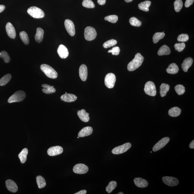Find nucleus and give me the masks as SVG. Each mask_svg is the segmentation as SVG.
Listing matches in <instances>:
<instances>
[{
    "mask_svg": "<svg viewBox=\"0 0 194 194\" xmlns=\"http://www.w3.org/2000/svg\"><path fill=\"white\" fill-rule=\"evenodd\" d=\"M144 57L141 54L138 53L135 55L134 59L129 63L127 69L129 71H133L140 67L144 61Z\"/></svg>",
    "mask_w": 194,
    "mask_h": 194,
    "instance_id": "nucleus-1",
    "label": "nucleus"
},
{
    "mask_svg": "<svg viewBox=\"0 0 194 194\" xmlns=\"http://www.w3.org/2000/svg\"><path fill=\"white\" fill-rule=\"evenodd\" d=\"M41 70L48 77L55 79L58 77V73L54 69L48 65L42 64L40 66Z\"/></svg>",
    "mask_w": 194,
    "mask_h": 194,
    "instance_id": "nucleus-2",
    "label": "nucleus"
},
{
    "mask_svg": "<svg viewBox=\"0 0 194 194\" xmlns=\"http://www.w3.org/2000/svg\"><path fill=\"white\" fill-rule=\"evenodd\" d=\"M28 14L35 19H41L44 17L45 13L41 9L37 7H31L27 10Z\"/></svg>",
    "mask_w": 194,
    "mask_h": 194,
    "instance_id": "nucleus-3",
    "label": "nucleus"
},
{
    "mask_svg": "<svg viewBox=\"0 0 194 194\" xmlns=\"http://www.w3.org/2000/svg\"><path fill=\"white\" fill-rule=\"evenodd\" d=\"M26 97V94L24 91L21 90L17 91L9 98L8 103H12L22 101L24 100Z\"/></svg>",
    "mask_w": 194,
    "mask_h": 194,
    "instance_id": "nucleus-4",
    "label": "nucleus"
},
{
    "mask_svg": "<svg viewBox=\"0 0 194 194\" xmlns=\"http://www.w3.org/2000/svg\"><path fill=\"white\" fill-rule=\"evenodd\" d=\"M144 91L146 94L152 97L155 96L157 92L154 83L151 81H149L146 83L144 88Z\"/></svg>",
    "mask_w": 194,
    "mask_h": 194,
    "instance_id": "nucleus-5",
    "label": "nucleus"
},
{
    "mask_svg": "<svg viewBox=\"0 0 194 194\" xmlns=\"http://www.w3.org/2000/svg\"><path fill=\"white\" fill-rule=\"evenodd\" d=\"M84 36L86 40L90 41L96 38L97 36V32L96 30L93 27H86L84 31Z\"/></svg>",
    "mask_w": 194,
    "mask_h": 194,
    "instance_id": "nucleus-6",
    "label": "nucleus"
},
{
    "mask_svg": "<svg viewBox=\"0 0 194 194\" xmlns=\"http://www.w3.org/2000/svg\"><path fill=\"white\" fill-rule=\"evenodd\" d=\"M131 144L130 143H126L123 145L118 146L113 148L112 150V153L115 155L123 154L127 151L131 147Z\"/></svg>",
    "mask_w": 194,
    "mask_h": 194,
    "instance_id": "nucleus-7",
    "label": "nucleus"
},
{
    "mask_svg": "<svg viewBox=\"0 0 194 194\" xmlns=\"http://www.w3.org/2000/svg\"><path fill=\"white\" fill-rule=\"evenodd\" d=\"M116 80L115 75L113 73H108L105 78V84L109 88H114Z\"/></svg>",
    "mask_w": 194,
    "mask_h": 194,
    "instance_id": "nucleus-8",
    "label": "nucleus"
},
{
    "mask_svg": "<svg viewBox=\"0 0 194 194\" xmlns=\"http://www.w3.org/2000/svg\"><path fill=\"white\" fill-rule=\"evenodd\" d=\"M88 168L83 164H77L73 168V172L77 174H84L88 172Z\"/></svg>",
    "mask_w": 194,
    "mask_h": 194,
    "instance_id": "nucleus-9",
    "label": "nucleus"
},
{
    "mask_svg": "<svg viewBox=\"0 0 194 194\" xmlns=\"http://www.w3.org/2000/svg\"><path fill=\"white\" fill-rule=\"evenodd\" d=\"M64 26L66 30L70 36L73 37L75 35V25L72 21L69 19H66L64 22Z\"/></svg>",
    "mask_w": 194,
    "mask_h": 194,
    "instance_id": "nucleus-10",
    "label": "nucleus"
},
{
    "mask_svg": "<svg viewBox=\"0 0 194 194\" xmlns=\"http://www.w3.org/2000/svg\"><path fill=\"white\" fill-rule=\"evenodd\" d=\"M169 141L170 138L169 137L162 138L154 146L153 149V151L156 152L161 149L167 145Z\"/></svg>",
    "mask_w": 194,
    "mask_h": 194,
    "instance_id": "nucleus-11",
    "label": "nucleus"
},
{
    "mask_svg": "<svg viewBox=\"0 0 194 194\" xmlns=\"http://www.w3.org/2000/svg\"><path fill=\"white\" fill-rule=\"evenodd\" d=\"M162 181L165 184L170 186H174L178 185L179 180L175 177L166 176L162 178Z\"/></svg>",
    "mask_w": 194,
    "mask_h": 194,
    "instance_id": "nucleus-12",
    "label": "nucleus"
},
{
    "mask_svg": "<svg viewBox=\"0 0 194 194\" xmlns=\"http://www.w3.org/2000/svg\"><path fill=\"white\" fill-rule=\"evenodd\" d=\"M64 150L60 146H55L50 147L48 150L47 153L49 155L52 156L58 155L62 153Z\"/></svg>",
    "mask_w": 194,
    "mask_h": 194,
    "instance_id": "nucleus-13",
    "label": "nucleus"
},
{
    "mask_svg": "<svg viewBox=\"0 0 194 194\" xmlns=\"http://www.w3.org/2000/svg\"><path fill=\"white\" fill-rule=\"evenodd\" d=\"M6 31L10 38L14 39L16 37V32L14 26L10 22L7 23L6 26Z\"/></svg>",
    "mask_w": 194,
    "mask_h": 194,
    "instance_id": "nucleus-14",
    "label": "nucleus"
},
{
    "mask_svg": "<svg viewBox=\"0 0 194 194\" xmlns=\"http://www.w3.org/2000/svg\"><path fill=\"white\" fill-rule=\"evenodd\" d=\"M57 52L60 58L62 59H66L68 57L69 52L67 48L64 45H60L57 50Z\"/></svg>",
    "mask_w": 194,
    "mask_h": 194,
    "instance_id": "nucleus-15",
    "label": "nucleus"
},
{
    "mask_svg": "<svg viewBox=\"0 0 194 194\" xmlns=\"http://www.w3.org/2000/svg\"><path fill=\"white\" fill-rule=\"evenodd\" d=\"M79 75L80 79L83 81L87 80L88 78V68L85 65H81L79 68Z\"/></svg>",
    "mask_w": 194,
    "mask_h": 194,
    "instance_id": "nucleus-16",
    "label": "nucleus"
},
{
    "mask_svg": "<svg viewBox=\"0 0 194 194\" xmlns=\"http://www.w3.org/2000/svg\"><path fill=\"white\" fill-rule=\"evenodd\" d=\"M6 186L10 191L15 193L17 191L18 186L15 182L12 180H8L6 182Z\"/></svg>",
    "mask_w": 194,
    "mask_h": 194,
    "instance_id": "nucleus-17",
    "label": "nucleus"
},
{
    "mask_svg": "<svg viewBox=\"0 0 194 194\" xmlns=\"http://www.w3.org/2000/svg\"><path fill=\"white\" fill-rule=\"evenodd\" d=\"M93 128L91 127H86L83 128L79 132L78 134V136L79 137H84L86 136H90L93 133Z\"/></svg>",
    "mask_w": 194,
    "mask_h": 194,
    "instance_id": "nucleus-18",
    "label": "nucleus"
},
{
    "mask_svg": "<svg viewBox=\"0 0 194 194\" xmlns=\"http://www.w3.org/2000/svg\"><path fill=\"white\" fill-rule=\"evenodd\" d=\"M77 98V97L74 94H67V93L63 95L61 97V100L68 103H71L75 101Z\"/></svg>",
    "mask_w": 194,
    "mask_h": 194,
    "instance_id": "nucleus-19",
    "label": "nucleus"
},
{
    "mask_svg": "<svg viewBox=\"0 0 194 194\" xmlns=\"http://www.w3.org/2000/svg\"><path fill=\"white\" fill-rule=\"evenodd\" d=\"M77 115L81 121L84 122H88L90 120L89 113H87L85 110L82 109L77 112Z\"/></svg>",
    "mask_w": 194,
    "mask_h": 194,
    "instance_id": "nucleus-20",
    "label": "nucleus"
},
{
    "mask_svg": "<svg viewBox=\"0 0 194 194\" xmlns=\"http://www.w3.org/2000/svg\"><path fill=\"white\" fill-rule=\"evenodd\" d=\"M193 63V59L191 57H188L185 59L182 64V68L183 71L187 72L188 69L192 66Z\"/></svg>",
    "mask_w": 194,
    "mask_h": 194,
    "instance_id": "nucleus-21",
    "label": "nucleus"
},
{
    "mask_svg": "<svg viewBox=\"0 0 194 194\" xmlns=\"http://www.w3.org/2000/svg\"><path fill=\"white\" fill-rule=\"evenodd\" d=\"M134 182L135 185L139 188H145L148 185V182L147 180L141 178H135Z\"/></svg>",
    "mask_w": 194,
    "mask_h": 194,
    "instance_id": "nucleus-22",
    "label": "nucleus"
},
{
    "mask_svg": "<svg viewBox=\"0 0 194 194\" xmlns=\"http://www.w3.org/2000/svg\"><path fill=\"white\" fill-rule=\"evenodd\" d=\"M42 87L43 88L42 90V91L45 94H51L55 93L56 92V90L54 88V86L48 85V84H43L42 85Z\"/></svg>",
    "mask_w": 194,
    "mask_h": 194,
    "instance_id": "nucleus-23",
    "label": "nucleus"
},
{
    "mask_svg": "<svg viewBox=\"0 0 194 194\" xmlns=\"http://www.w3.org/2000/svg\"><path fill=\"white\" fill-rule=\"evenodd\" d=\"M44 31L41 28H37V32L35 35V40L38 43H40L43 41Z\"/></svg>",
    "mask_w": 194,
    "mask_h": 194,
    "instance_id": "nucleus-24",
    "label": "nucleus"
},
{
    "mask_svg": "<svg viewBox=\"0 0 194 194\" xmlns=\"http://www.w3.org/2000/svg\"><path fill=\"white\" fill-rule=\"evenodd\" d=\"M179 68L178 66L174 63H172L168 66L166 69V72L171 74H175L178 72Z\"/></svg>",
    "mask_w": 194,
    "mask_h": 194,
    "instance_id": "nucleus-25",
    "label": "nucleus"
},
{
    "mask_svg": "<svg viewBox=\"0 0 194 194\" xmlns=\"http://www.w3.org/2000/svg\"><path fill=\"white\" fill-rule=\"evenodd\" d=\"M171 51L169 48L166 45H164L159 49L157 54L159 56L164 55H169L171 53Z\"/></svg>",
    "mask_w": 194,
    "mask_h": 194,
    "instance_id": "nucleus-26",
    "label": "nucleus"
},
{
    "mask_svg": "<svg viewBox=\"0 0 194 194\" xmlns=\"http://www.w3.org/2000/svg\"><path fill=\"white\" fill-rule=\"evenodd\" d=\"M170 89V86L167 84L163 83L160 86V95L161 97H164L166 95L167 93Z\"/></svg>",
    "mask_w": 194,
    "mask_h": 194,
    "instance_id": "nucleus-27",
    "label": "nucleus"
},
{
    "mask_svg": "<svg viewBox=\"0 0 194 194\" xmlns=\"http://www.w3.org/2000/svg\"><path fill=\"white\" fill-rule=\"evenodd\" d=\"M151 3L150 1H145L138 4V8L140 10L145 12L149 11V7L151 5Z\"/></svg>",
    "mask_w": 194,
    "mask_h": 194,
    "instance_id": "nucleus-28",
    "label": "nucleus"
},
{
    "mask_svg": "<svg viewBox=\"0 0 194 194\" xmlns=\"http://www.w3.org/2000/svg\"><path fill=\"white\" fill-rule=\"evenodd\" d=\"M181 113V109L177 107H174L169 110L168 112V114L170 116L177 117L180 115Z\"/></svg>",
    "mask_w": 194,
    "mask_h": 194,
    "instance_id": "nucleus-29",
    "label": "nucleus"
},
{
    "mask_svg": "<svg viewBox=\"0 0 194 194\" xmlns=\"http://www.w3.org/2000/svg\"><path fill=\"white\" fill-rule=\"evenodd\" d=\"M28 154V150L27 148H24L18 155L21 163H25L27 160V156Z\"/></svg>",
    "mask_w": 194,
    "mask_h": 194,
    "instance_id": "nucleus-30",
    "label": "nucleus"
},
{
    "mask_svg": "<svg viewBox=\"0 0 194 194\" xmlns=\"http://www.w3.org/2000/svg\"><path fill=\"white\" fill-rule=\"evenodd\" d=\"M37 182L38 187L39 189L43 188L46 186V180L41 176L39 175L37 177Z\"/></svg>",
    "mask_w": 194,
    "mask_h": 194,
    "instance_id": "nucleus-31",
    "label": "nucleus"
},
{
    "mask_svg": "<svg viewBox=\"0 0 194 194\" xmlns=\"http://www.w3.org/2000/svg\"><path fill=\"white\" fill-rule=\"evenodd\" d=\"M11 75L10 74L4 75L0 79V86H3L6 85L11 79Z\"/></svg>",
    "mask_w": 194,
    "mask_h": 194,
    "instance_id": "nucleus-32",
    "label": "nucleus"
},
{
    "mask_svg": "<svg viewBox=\"0 0 194 194\" xmlns=\"http://www.w3.org/2000/svg\"><path fill=\"white\" fill-rule=\"evenodd\" d=\"M165 34L164 32H156L155 33L153 37V41L155 43H156L162 39L164 37Z\"/></svg>",
    "mask_w": 194,
    "mask_h": 194,
    "instance_id": "nucleus-33",
    "label": "nucleus"
},
{
    "mask_svg": "<svg viewBox=\"0 0 194 194\" xmlns=\"http://www.w3.org/2000/svg\"><path fill=\"white\" fill-rule=\"evenodd\" d=\"M117 183L115 181L110 182L106 188V191L108 193H110L117 186Z\"/></svg>",
    "mask_w": 194,
    "mask_h": 194,
    "instance_id": "nucleus-34",
    "label": "nucleus"
},
{
    "mask_svg": "<svg viewBox=\"0 0 194 194\" xmlns=\"http://www.w3.org/2000/svg\"><path fill=\"white\" fill-rule=\"evenodd\" d=\"M21 40L22 41L25 45H28L29 43V38L28 34L25 31H22L19 33Z\"/></svg>",
    "mask_w": 194,
    "mask_h": 194,
    "instance_id": "nucleus-35",
    "label": "nucleus"
},
{
    "mask_svg": "<svg viewBox=\"0 0 194 194\" xmlns=\"http://www.w3.org/2000/svg\"><path fill=\"white\" fill-rule=\"evenodd\" d=\"M82 5L83 6L88 8H93L95 7L94 2L91 0H84Z\"/></svg>",
    "mask_w": 194,
    "mask_h": 194,
    "instance_id": "nucleus-36",
    "label": "nucleus"
},
{
    "mask_svg": "<svg viewBox=\"0 0 194 194\" xmlns=\"http://www.w3.org/2000/svg\"><path fill=\"white\" fill-rule=\"evenodd\" d=\"M129 22L130 24L133 26L140 27L142 24V22L141 21L138 20L135 17H132L130 18L129 19Z\"/></svg>",
    "mask_w": 194,
    "mask_h": 194,
    "instance_id": "nucleus-37",
    "label": "nucleus"
},
{
    "mask_svg": "<svg viewBox=\"0 0 194 194\" xmlns=\"http://www.w3.org/2000/svg\"><path fill=\"white\" fill-rule=\"evenodd\" d=\"M117 41L114 39H111L105 42L103 44V47L105 48H108L112 46H115L117 44Z\"/></svg>",
    "mask_w": 194,
    "mask_h": 194,
    "instance_id": "nucleus-38",
    "label": "nucleus"
},
{
    "mask_svg": "<svg viewBox=\"0 0 194 194\" xmlns=\"http://www.w3.org/2000/svg\"><path fill=\"white\" fill-rule=\"evenodd\" d=\"M176 92L179 95H181L184 94L185 92V88L183 85H178L174 88Z\"/></svg>",
    "mask_w": 194,
    "mask_h": 194,
    "instance_id": "nucleus-39",
    "label": "nucleus"
},
{
    "mask_svg": "<svg viewBox=\"0 0 194 194\" xmlns=\"http://www.w3.org/2000/svg\"><path fill=\"white\" fill-rule=\"evenodd\" d=\"M183 6V3L182 0H176L174 3V10L177 12L180 11Z\"/></svg>",
    "mask_w": 194,
    "mask_h": 194,
    "instance_id": "nucleus-40",
    "label": "nucleus"
},
{
    "mask_svg": "<svg viewBox=\"0 0 194 194\" xmlns=\"http://www.w3.org/2000/svg\"><path fill=\"white\" fill-rule=\"evenodd\" d=\"M118 17L115 15H112L106 17H105V20L108 21L112 23H115L118 20Z\"/></svg>",
    "mask_w": 194,
    "mask_h": 194,
    "instance_id": "nucleus-41",
    "label": "nucleus"
},
{
    "mask_svg": "<svg viewBox=\"0 0 194 194\" xmlns=\"http://www.w3.org/2000/svg\"><path fill=\"white\" fill-rule=\"evenodd\" d=\"M0 57L3 59L4 62L8 63L10 61V57L7 52L5 51H2L1 52Z\"/></svg>",
    "mask_w": 194,
    "mask_h": 194,
    "instance_id": "nucleus-42",
    "label": "nucleus"
},
{
    "mask_svg": "<svg viewBox=\"0 0 194 194\" xmlns=\"http://www.w3.org/2000/svg\"><path fill=\"white\" fill-rule=\"evenodd\" d=\"M186 47L185 43H176L174 45L175 49L178 52H181Z\"/></svg>",
    "mask_w": 194,
    "mask_h": 194,
    "instance_id": "nucleus-43",
    "label": "nucleus"
},
{
    "mask_svg": "<svg viewBox=\"0 0 194 194\" xmlns=\"http://www.w3.org/2000/svg\"><path fill=\"white\" fill-rule=\"evenodd\" d=\"M189 36L186 34H181L179 35L177 38V40L179 42H186L189 40Z\"/></svg>",
    "mask_w": 194,
    "mask_h": 194,
    "instance_id": "nucleus-44",
    "label": "nucleus"
},
{
    "mask_svg": "<svg viewBox=\"0 0 194 194\" xmlns=\"http://www.w3.org/2000/svg\"><path fill=\"white\" fill-rule=\"evenodd\" d=\"M120 52V49L118 46H115L113 47L112 49L108 51L109 53H112L113 55H119Z\"/></svg>",
    "mask_w": 194,
    "mask_h": 194,
    "instance_id": "nucleus-45",
    "label": "nucleus"
},
{
    "mask_svg": "<svg viewBox=\"0 0 194 194\" xmlns=\"http://www.w3.org/2000/svg\"><path fill=\"white\" fill-rule=\"evenodd\" d=\"M194 0H186L185 3V6L186 8H188L193 4Z\"/></svg>",
    "mask_w": 194,
    "mask_h": 194,
    "instance_id": "nucleus-46",
    "label": "nucleus"
},
{
    "mask_svg": "<svg viewBox=\"0 0 194 194\" xmlns=\"http://www.w3.org/2000/svg\"><path fill=\"white\" fill-rule=\"evenodd\" d=\"M106 2V0H97L98 3L100 5H104Z\"/></svg>",
    "mask_w": 194,
    "mask_h": 194,
    "instance_id": "nucleus-47",
    "label": "nucleus"
},
{
    "mask_svg": "<svg viewBox=\"0 0 194 194\" xmlns=\"http://www.w3.org/2000/svg\"><path fill=\"white\" fill-rule=\"evenodd\" d=\"M87 193L86 191V190H82L80 191L77 192V193H75V194H86Z\"/></svg>",
    "mask_w": 194,
    "mask_h": 194,
    "instance_id": "nucleus-48",
    "label": "nucleus"
},
{
    "mask_svg": "<svg viewBox=\"0 0 194 194\" xmlns=\"http://www.w3.org/2000/svg\"><path fill=\"white\" fill-rule=\"evenodd\" d=\"M189 148L191 149L194 148V140H193V141H192L190 143V144L189 145Z\"/></svg>",
    "mask_w": 194,
    "mask_h": 194,
    "instance_id": "nucleus-49",
    "label": "nucleus"
},
{
    "mask_svg": "<svg viewBox=\"0 0 194 194\" xmlns=\"http://www.w3.org/2000/svg\"><path fill=\"white\" fill-rule=\"evenodd\" d=\"M5 6L4 5H0V13L5 10Z\"/></svg>",
    "mask_w": 194,
    "mask_h": 194,
    "instance_id": "nucleus-50",
    "label": "nucleus"
},
{
    "mask_svg": "<svg viewBox=\"0 0 194 194\" xmlns=\"http://www.w3.org/2000/svg\"><path fill=\"white\" fill-rule=\"evenodd\" d=\"M127 3H129L131 2L132 1H133V0H124Z\"/></svg>",
    "mask_w": 194,
    "mask_h": 194,
    "instance_id": "nucleus-51",
    "label": "nucleus"
},
{
    "mask_svg": "<svg viewBox=\"0 0 194 194\" xmlns=\"http://www.w3.org/2000/svg\"><path fill=\"white\" fill-rule=\"evenodd\" d=\"M118 194H124V193H123V192H119V193H118Z\"/></svg>",
    "mask_w": 194,
    "mask_h": 194,
    "instance_id": "nucleus-52",
    "label": "nucleus"
},
{
    "mask_svg": "<svg viewBox=\"0 0 194 194\" xmlns=\"http://www.w3.org/2000/svg\"><path fill=\"white\" fill-rule=\"evenodd\" d=\"M77 138H79V137L78 136Z\"/></svg>",
    "mask_w": 194,
    "mask_h": 194,
    "instance_id": "nucleus-53",
    "label": "nucleus"
},
{
    "mask_svg": "<svg viewBox=\"0 0 194 194\" xmlns=\"http://www.w3.org/2000/svg\"><path fill=\"white\" fill-rule=\"evenodd\" d=\"M1 55V52H0V55Z\"/></svg>",
    "mask_w": 194,
    "mask_h": 194,
    "instance_id": "nucleus-54",
    "label": "nucleus"
}]
</instances>
